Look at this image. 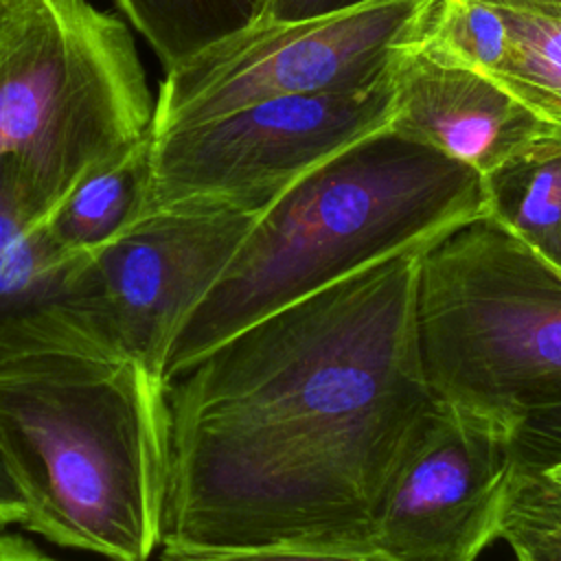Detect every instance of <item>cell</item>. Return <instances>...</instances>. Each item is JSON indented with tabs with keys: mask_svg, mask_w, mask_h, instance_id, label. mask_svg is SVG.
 <instances>
[{
	"mask_svg": "<svg viewBox=\"0 0 561 561\" xmlns=\"http://www.w3.org/2000/svg\"><path fill=\"white\" fill-rule=\"evenodd\" d=\"M392 81L388 127L480 175L552 129L495 79L436 46L427 31L399 55Z\"/></svg>",
	"mask_w": 561,
	"mask_h": 561,
	"instance_id": "cell-10",
	"label": "cell"
},
{
	"mask_svg": "<svg viewBox=\"0 0 561 561\" xmlns=\"http://www.w3.org/2000/svg\"><path fill=\"white\" fill-rule=\"evenodd\" d=\"M156 101L123 20L88 0H11L0 24V156L48 208L92 164L153 127Z\"/></svg>",
	"mask_w": 561,
	"mask_h": 561,
	"instance_id": "cell-5",
	"label": "cell"
},
{
	"mask_svg": "<svg viewBox=\"0 0 561 561\" xmlns=\"http://www.w3.org/2000/svg\"><path fill=\"white\" fill-rule=\"evenodd\" d=\"M504 24V44L486 77L504 85L548 127L561 131V2L484 0Z\"/></svg>",
	"mask_w": 561,
	"mask_h": 561,
	"instance_id": "cell-13",
	"label": "cell"
},
{
	"mask_svg": "<svg viewBox=\"0 0 561 561\" xmlns=\"http://www.w3.org/2000/svg\"><path fill=\"white\" fill-rule=\"evenodd\" d=\"M151 147L153 127L81 173L42 219L50 241L85 256L136 224L149 208Z\"/></svg>",
	"mask_w": 561,
	"mask_h": 561,
	"instance_id": "cell-12",
	"label": "cell"
},
{
	"mask_svg": "<svg viewBox=\"0 0 561 561\" xmlns=\"http://www.w3.org/2000/svg\"><path fill=\"white\" fill-rule=\"evenodd\" d=\"M270 0H116L164 72L256 26Z\"/></svg>",
	"mask_w": 561,
	"mask_h": 561,
	"instance_id": "cell-15",
	"label": "cell"
},
{
	"mask_svg": "<svg viewBox=\"0 0 561 561\" xmlns=\"http://www.w3.org/2000/svg\"><path fill=\"white\" fill-rule=\"evenodd\" d=\"M414 324L438 401L511 430L561 401V270L491 215L419 254Z\"/></svg>",
	"mask_w": 561,
	"mask_h": 561,
	"instance_id": "cell-4",
	"label": "cell"
},
{
	"mask_svg": "<svg viewBox=\"0 0 561 561\" xmlns=\"http://www.w3.org/2000/svg\"><path fill=\"white\" fill-rule=\"evenodd\" d=\"M2 2H9V0H2Z\"/></svg>",
	"mask_w": 561,
	"mask_h": 561,
	"instance_id": "cell-25",
	"label": "cell"
},
{
	"mask_svg": "<svg viewBox=\"0 0 561 561\" xmlns=\"http://www.w3.org/2000/svg\"><path fill=\"white\" fill-rule=\"evenodd\" d=\"M513 482L519 484L535 500L546 504L550 511L561 515V465L539 473H530V476L513 473Z\"/></svg>",
	"mask_w": 561,
	"mask_h": 561,
	"instance_id": "cell-20",
	"label": "cell"
},
{
	"mask_svg": "<svg viewBox=\"0 0 561 561\" xmlns=\"http://www.w3.org/2000/svg\"><path fill=\"white\" fill-rule=\"evenodd\" d=\"M392 75L373 88L283 96L153 131L149 208L208 204L263 213L305 173L386 127Z\"/></svg>",
	"mask_w": 561,
	"mask_h": 561,
	"instance_id": "cell-7",
	"label": "cell"
},
{
	"mask_svg": "<svg viewBox=\"0 0 561 561\" xmlns=\"http://www.w3.org/2000/svg\"><path fill=\"white\" fill-rule=\"evenodd\" d=\"M511 456L515 476L561 465V401L539 408L513 425Z\"/></svg>",
	"mask_w": 561,
	"mask_h": 561,
	"instance_id": "cell-17",
	"label": "cell"
},
{
	"mask_svg": "<svg viewBox=\"0 0 561 561\" xmlns=\"http://www.w3.org/2000/svg\"><path fill=\"white\" fill-rule=\"evenodd\" d=\"M557 270H561V228H559V234H557V239L552 241V245L548 248V252L543 254Z\"/></svg>",
	"mask_w": 561,
	"mask_h": 561,
	"instance_id": "cell-23",
	"label": "cell"
},
{
	"mask_svg": "<svg viewBox=\"0 0 561 561\" xmlns=\"http://www.w3.org/2000/svg\"><path fill=\"white\" fill-rule=\"evenodd\" d=\"M511 427L434 401L379 500L368 548L394 561H476L500 537Z\"/></svg>",
	"mask_w": 561,
	"mask_h": 561,
	"instance_id": "cell-9",
	"label": "cell"
},
{
	"mask_svg": "<svg viewBox=\"0 0 561 561\" xmlns=\"http://www.w3.org/2000/svg\"><path fill=\"white\" fill-rule=\"evenodd\" d=\"M160 561H394L373 548H234L175 550L160 548Z\"/></svg>",
	"mask_w": 561,
	"mask_h": 561,
	"instance_id": "cell-18",
	"label": "cell"
},
{
	"mask_svg": "<svg viewBox=\"0 0 561 561\" xmlns=\"http://www.w3.org/2000/svg\"><path fill=\"white\" fill-rule=\"evenodd\" d=\"M557 2H561V0H557Z\"/></svg>",
	"mask_w": 561,
	"mask_h": 561,
	"instance_id": "cell-26",
	"label": "cell"
},
{
	"mask_svg": "<svg viewBox=\"0 0 561 561\" xmlns=\"http://www.w3.org/2000/svg\"><path fill=\"white\" fill-rule=\"evenodd\" d=\"M421 252L252 322L169 381L160 548H368L436 401L414 324Z\"/></svg>",
	"mask_w": 561,
	"mask_h": 561,
	"instance_id": "cell-1",
	"label": "cell"
},
{
	"mask_svg": "<svg viewBox=\"0 0 561 561\" xmlns=\"http://www.w3.org/2000/svg\"><path fill=\"white\" fill-rule=\"evenodd\" d=\"M0 561H61V559L46 554L33 541L20 535L0 533Z\"/></svg>",
	"mask_w": 561,
	"mask_h": 561,
	"instance_id": "cell-22",
	"label": "cell"
},
{
	"mask_svg": "<svg viewBox=\"0 0 561 561\" xmlns=\"http://www.w3.org/2000/svg\"><path fill=\"white\" fill-rule=\"evenodd\" d=\"M486 215L546 254L561 228V131L550 129L482 175Z\"/></svg>",
	"mask_w": 561,
	"mask_h": 561,
	"instance_id": "cell-14",
	"label": "cell"
},
{
	"mask_svg": "<svg viewBox=\"0 0 561 561\" xmlns=\"http://www.w3.org/2000/svg\"><path fill=\"white\" fill-rule=\"evenodd\" d=\"M44 215L22 162L0 156V359L42 346L101 348L83 333L75 307L81 256L50 241Z\"/></svg>",
	"mask_w": 561,
	"mask_h": 561,
	"instance_id": "cell-11",
	"label": "cell"
},
{
	"mask_svg": "<svg viewBox=\"0 0 561 561\" xmlns=\"http://www.w3.org/2000/svg\"><path fill=\"white\" fill-rule=\"evenodd\" d=\"M169 383L94 346L0 359V451L24 526L110 561L160 550L169 493Z\"/></svg>",
	"mask_w": 561,
	"mask_h": 561,
	"instance_id": "cell-2",
	"label": "cell"
},
{
	"mask_svg": "<svg viewBox=\"0 0 561 561\" xmlns=\"http://www.w3.org/2000/svg\"><path fill=\"white\" fill-rule=\"evenodd\" d=\"M440 0H381L346 13L256 24L169 70L153 131L283 96L357 92L392 75Z\"/></svg>",
	"mask_w": 561,
	"mask_h": 561,
	"instance_id": "cell-6",
	"label": "cell"
},
{
	"mask_svg": "<svg viewBox=\"0 0 561 561\" xmlns=\"http://www.w3.org/2000/svg\"><path fill=\"white\" fill-rule=\"evenodd\" d=\"M259 215L208 204L147 210L77 263L75 307L85 335L164 379L180 324L221 276Z\"/></svg>",
	"mask_w": 561,
	"mask_h": 561,
	"instance_id": "cell-8",
	"label": "cell"
},
{
	"mask_svg": "<svg viewBox=\"0 0 561 561\" xmlns=\"http://www.w3.org/2000/svg\"><path fill=\"white\" fill-rule=\"evenodd\" d=\"M9 2H11V0H9ZM9 2H2V0H0V24H2V20H4V13H7Z\"/></svg>",
	"mask_w": 561,
	"mask_h": 561,
	"instance_id": "cell-24",
	"label": "cell"
},
{
	"mask_svg": "<svg viewBox=\"0 0 561 561\" xmlns=\"http://www.w3.org/2000/svg\"><path fill=\"white\" fill-rule=\"evenodd\" d=\"M486 213L482 175L388 125L324 160L254 221L180 324L167 383L252 322L351 274L419 252Z\"/></svg>",
	"mask_w": 561,
	"mask_h": 561,
	"instance_id": "cell-3",
	"label": "cell"
},
{
	"mask_svg": "<svg viewBox=\"0 0 561 561\" xmlns=\"http://www.w3.org/2000/svg\"><path fill=\"white\" fill-rule=\"evenodd\" d=\"M500 537L515 561H561V515L511 482Z\"/></svg>",
	"mask_w": 561,
	"mask_h": 561,
	"instance_id": "cell-16",
	"label": "cell"
},
{
	"mask_svg": "<svg viewBox=\"0 0 561 561\" xmlns=\"http://www.w3.org/2000/svg\"><path fill=\"white\" fill-rule=\"evenodd\" d=\"M381 0H270L259 24H285L362 9Z\"/></svg>",
	"mask_w": 561,
	"mask_h": 561,
	"instance_id": "cell-19",
	"label": "cell"
},
{
	"mask_svg": "<svg viewBox=\"0 0 561 561\" xmlns=\"http://www.w3.org/2000/svg\"><path fill=\"white\" fill-rule=\"evenodd\" d=\"M26 504L20 493V486L7 465L4 454L0 451V528L7 526H24Z\"/></svg>",
	"mask_w": 561,
	"mask_h": 561,
	"instance_id": "cell-21",
	"label": "cell"
}]
</instances>
